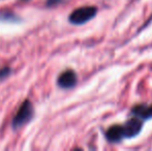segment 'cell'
Returning <instances> with one entry per match:
<instances>
[{
  "instance_id": "obj_1",
  "label": "cell",
  "mask_w": 152,
  "mask_h": 151,
  "mask_svg": "<svg viewBox=\"0 0 152 151\" xmlns=\"http://www.w3.org/2000/svg\"><path fill=\"white\" fill-rule=\"evenodd\" d=\"M33 115H34V109L31 101H25L21 105L20 109L18 110L17 114L15 115L14 119H12V127L15 129L21 128V127L24 126L25 124H27L33 118Z\"/></svg>"
},
{
  "instance_id": "obj_2",
  "label": "cell",
  "mask_w": 152,
  "mask_h": 151,
  "mask_svg": "<svg viewBox=\"0 0 152 151\" xmlns=\"http://www.w3.org/2000/svg\"><path fill=\"white\" fill-rule=\"evenodd\" d=\"M97 8L95 6H83L75 9L68 17V20L74 25H82L95 17Z\"/></svg>"
},
{
  "instance_id": "obj_3",
  "label": "cell",
  "mask_w": 152,
  "mask_h": 151,
  "mask_svg": "<svg viewBox=\"0 0 152 151\" xmlns=\"http://www.w3.org/2000/svg\"><path fill=\"white\" fill-rule=\"evenodd\" d=\"M123 126H124V131H125L126 138L134 137V136L138 135L141 131V129H142V126H143L142 118H140V117H138V116L134 117V118L129 119Z\"/></svg>"
},
{
  "instance_id": "obj_4",
  "label": "cell",
  "mask_w": 152,
  "mask_h": 151,
  "mask_svg": "<svg viewBox=\"0 0 152 151\" xmlns=\"http://www.w3.org/2000/svg\"><path fill=\"white\" fill-rule=\"evenodd\" d=\"M58 86L64 89H68L72 88L76 85L77 83V75L74 71L72 69H68L65 71L64 73H62L58 78Z\"/></svg>"
},
{
  "instance_id": "obj_5",
  "label": "cell",
  "mask_w": 152,
  "mask_h": 151,
  "mask_svg": "<svg viewBox=\"0 0 152 151\" xmlns=\"http://www.w3.org/2000/svg\"><path fill=\"white\" fill-rule=\"evenodd\" d=\"M106 138L108 141L113 142V143H117L120 142L124 138H126L125 131H124L123 125H113L112 127L107 131Z\"/></svg>"
},
{
  "instance_id": "obj_6",
  "label": "cell",
  "mask_w": 152,
  "mask_h": 151,
  "mask_svg": "<svg viewBox=\"0 0 152 151\" xmlns=\"http://www.w3.org/2000/svg\"><path fill=\"white\" fill-rule=\"evenodd\" d=\"M132 113L136 116L143 119L152 118V106L146 107V106H137L132 109Z\"/></svg>"
},
{
  "instance_id": "obj_7",
  "label": "cell",
  "mask_w": 152,
  "mask_h": 151,
  "mask_svg": "<svg viewBox=\"0 0 152 151\" xmlns=\"http://www.w3.org/2000/svg\"><path fill=\"white\" fill-rule=\"evenodd\" d=\"M10 69H8V67H3V69H0V80L6 78V77L10 75Z\"/></svg>"
},
{
  "instance_id": "obj_8",
  "label": "cell",
  "mask_w": 152,
  "mask_h": 151,
  "mask_svg": "<svg viewBox=\"0 0 152 151\" xmlns=\"http://www.w3.org/2000/svg\"><path fill=\"white\" fill-rule=\"evenodd\" d=\"M62 1H63V0H47V5L52 7V6L58 5V4L61 3Z\"/></svg>"
},
{
  "instance_id": "obj_9",
  "label": "cell",
  "mask_w": 152,
  "mask_h": 151,
  "mask_svg": "<svg viewBox=\"0 0 152 151\" xmlns=\"http://www.w3.org/2000/svg\"><path fill=\"white\" fill-rule=\"evenodd\" d=\"M25 1H28V0H25Z\"/></svg>"
}]
</instances>
